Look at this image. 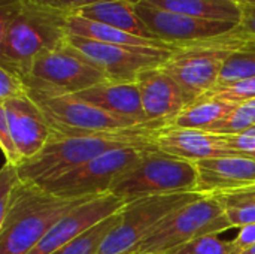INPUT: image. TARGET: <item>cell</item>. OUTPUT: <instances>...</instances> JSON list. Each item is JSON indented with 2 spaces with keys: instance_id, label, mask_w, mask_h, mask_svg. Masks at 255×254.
<instances>
[{
  "instance_id": "cell-7",
  "label": "cell",
  "mask_w": 255,
  "mask_h": 254,
  "mask_svg": "<svg viewBox=\"0 0 255 254\" xmlns=\"http://www.w3.org/2000/svg\"><path fill=\"white\" fill-rule=\"evenodd\" d=\"M232 226L218 198L203 195L167 216L134 254H169L205 235H220Z\"/></svg>"
},
{
  "instance_id": "cell-32",
  "label": "cell",
  "mask_w": 255,
  "mask_h": 254,
  "mask_svg": "<svg viewBox=\"0 0 255 254\" xmlns=\"http://www.w3.org/2000/svg\"><path fill=\"white\" fill-rule=\"evenodd\" d=\"M27 3H33V4H39V6H45L49 9H55L60 12H66V13H75L78 9L85 7L88 4L102 1V0H22ZM134 3L140 1V0H131Z\"/></svg>"
},
{
  "instance_id": "cell-6",
  "label": "cell",
  "mask_w": 255,
  "mask_h": 254,
  "mask_svg": "<svg viewBox=\"0 0 255 254\" xmlns=\"http://www.w3.org/2000/svg\"><path fill=\"white\" fill-rule=\"evenodd\" d=\"M24 79L31 99L73 96L108 81L105 73L67 40L60 48L40 54Z\"/></svg>"
},
{
  "instance_id": "cell-1",
  "label": "cell",
  "mask_w": 255,
  "mask_h": 254,
  "mask_svg": "<svg viewBox=\"0 0 255 254\" xmlns=\"http://www.w3.org/2000/svg\"><path fill=\"white\" fill-rule=\"evenodd\" d=\"M164 127L146 124L137 129L105 133H57L52 132L45 148L31 160L19 165L18 175L22 183L45 186L61 174L75 169L94 157L117 148H157L155 135Z\"/></svg>"
},
{
  "instance_id": "cell-36",
  "label": "cell",
  "mask_w": 255,
  "mask_h": 254,
  "mask_svg": "<svg viewBox=\"0 0 255 254\" xmlns=\"http://www.w3.org/2000/svg\"><path fill=\"white\" fill-rule=\"evenodd\" d=\"M241 254H255V247H253V249H250V250H247V252H244V253Z\"/></svg>"
},
{
  "instance_id": "cell-26",
  "label": "cell",
  "mask_w": 255,
  "mask_h": 254,
  "mask_svg": "<svg viewBox=\"0 0 255 254\" xmlns=\"http://www.w3.org/2000/svg\"><path fill=\"white\" fill-rule=\"evenodd\" d=\"M169 254H233V246L232 241H224L220 235H205Z\"/></svg>"
},
{
  "instance_id": "cell-28",
  "label": "cell",
  "mask_w": 255,
  "mask_h": 254,
  "mask_svg": "<svg viewBox=\"0 0 255 254\" xmlns=\"http://www.w3.org/2000/svg\"><path fill=\"white\" fill-rule=\"evenodd\" d=\"M220 201V199H218ZM232 229L255 225V202H221Z\"/></svg>"
},
{
  "instance_id": "cell-8",
  "label": "cell",
  "mask_w": 255,
  "mask_h": 254,
  "mask_svg": "<svg viewBox=\"0 0 255 254\" xmlns=\"http://www.w3.org/2000/svg\"><path fill=\"white\" fill-rule=\"evenodd\" d=\"M202 193H176L136 199L124 204L120 222L96 254H134L154 229L178 208L199 199Z\"/></svg>"
},
{
  "instance_id": "cell-24",
  "label": "cell",
  "mask_w": 255,
  "mask_h": 254,
  "mask_svg": "<svg viewBox=\"0 0 255 254\" xmlns=\"http://www.w3.org/2000/svg\"><path fill=\"white\" fill-rule=\"evenodd\" d=\"M120 211L102 220L100 223L94 225L91 229H88L87 232H84L82 235H79L78 238L63 246L52 254H96L99 252L100 246L103 244V241L106 240V237L109 235V232L120 222Z\"/></svg>"
},
{
  "instance_id": "cell-31",
  "label": "cell",
  "mask_w": 255,
  "mask_h": 254,
  "mask_svg": "<svg viewBox=\"0 0 255 254\" xmlns=\"http://www.w3.org/2000/svg\"><path fill=\"white\" fill-rule=\"evenodd\" d=\"M230 148L244 157L255 160V127L235 135H224Z\"/></svg>"
},
{
  "instance_id": "cell-22",
  "label": "cell",
  "mask_w": 255,
  "mask_h": 254,
  "mask_svg": "<svg viewBox=\"0 0 255 254\" xmlns=\"http://www.w3.org/2000/svg\"><path fill=\"white\" fill-rule=\"evenodd\" d=\"M67 34L69 36H79L91 40H99L105 43H115V45H128V46H148V48H161V49H176L161 40H149L142 39L120 28L85 19L76 15H69L67 18Z\"/></svg>"
},
{
  "instance_id": "cell-19",
  "label": "cell",
  "mask_w": 255,
  "mask_h": 254,
  "mask_svg": "<svg viewBox=\"0 0 255 254\" xmlns=\"http://www.w3.org/2000/svg\"><path fill=\"white\" fill-rule=\"evenodd\" d=\"M72 15L120 28L142 39L158 40L139 18L136 12V3L131 0H102L81 7Z\"/></svg>"
},
{
  "instance_id": "cell-12",
  "label": "cell",
  "mask_w": 255,
  "mask_h": 254,
  "mask_svg": "<svg viewBox=\"0 0 255 254\" xmlns=\"http://www.w3.org/2000/svg\"><path fill=\"white\" fill-rule=\"evenodd\" d=\"M136 12L155 39L173 48L223 37L233 33L239 27L238 22L202 19L158 9L143 0L136 3Z\"/></svg>"
},
{
  "instance_id": "cell-27",
  "label": "cell",
  "mask_w": 255,
  "mask_h": 254,
  "mask_svg": "<svg viewBox=\"0 0 255 254\" xmlns=\"http://www.w3.org/2000/svg\"><path fill=\"white\" fill-rule=\"evenodd\" d=\"M30 97L24 76L6 66H0V102Z\"/></svg>"
},
{
  "instance_id": "cell-16",
  "label": "cell",
  "mask_w": 255,
  "mask_h": 254,
  "mask_svg": "<svg viewBox=\"0 0 255 254\" xmlns=\"http://www.w3.org/2000/svg\"><path fill=\"white\" fill-rule=\"evenodd\" d=\"M154 142L157 150L191 163L236 154L224 135L208 130L164 126L157 132Z\"/></svg>"
},
{
  "instance_id": "cell-13",
  "label": "cell",
  "mask_w": 255,
  "mask_h": 254,
  "mask_svg": "<svg viewBox=\"0 0 255 254\" xmlns=\"http://www.w3.org/2000/svg\"><path fill=\"white\" fill-rule=\"evenodd\" d=\"M0 121L7 127L21 165L36 157L52 135L45 114L31 97L1 100Z\"/></svg>"
},
{
  "instance_id": "cell-2",
  "label": "cell",
  "mask_w": 255,
  "mask_h": 254,
  "mask_svg": "<svg viewBox=\"0 0 255 254\" xmlns=\"http://www.w3.org/2000/svg\"><path fill=\"white\" fill-rule=\"evenodd\" d=\"M69 15L22 0H1L0 66L24 76L40 54L66 43Z\"/></svg>"
},
{
  "instance_id": "cell-3",
  "label": "cell",
  "mask_w": 255,
  "mask_h": 254,
  "mask_svg": "<svg viewBox=\"0 0 255 254\" xmlns=\"http://www.w3.org/2000/svg\"><path fill=\"white\" fill-rule=\"evenodd\" d=\"M88 199L60 198L21 181L0 220V254H28L58 220Z\"/></svg>"
},
{
  "instance_id": "cell-37",
  "label": "cell",
  "mask_w": 255,
  "mask_h": 254,
  "mask_svg": "<svg viewBox=\"0 0 255 254\" xmlns=\"http://www.w3.org/2000/svg\"><path fill=\"white\" fill-rule=\"evenodd\" d=\"M239 3H255V0H236Z\"/></svg>"
},
{
  "instance_id": "cell-14",
  "label": "cell",
  "mask_w": 255,
  "mask_h": 254,
  "mask_svg": "<svg viewBox=\"0 0 255 254\" xmlns=\"http://www.w3.org/2000/svg\"><path fill=\"white\" fill-rule=\"evenodd\" d=\"M123 207L124 202L111 193L82 202L67 213L61 220H58L45 235V238L28 254H52L91 229L94 225L117 214Z\"/></svg>"
},
{
  "instance_id": "cell-5",
  "label": "cell",
  "mask_w": 255,
  "mask_h": 254,
  "mask_svg": "<svg viewBox=\"0 0 255 254\" xmlns=\"http://www.w3.org/2000/svg\"><path fill=\"white\" fill-rule=\"evenodd\" d=\"M247 40L248 37L241 34L238 27L223 37L176 48L161 69L179 84L191 103L218 85L226 60Z\"/></svg>"
},
{
  "instance_id": "cell-34",
  "label": "cell",
  "mask_w": 255,
  "mask_h": 254,
  "mask_svg": "<svg viewBox=\"0 0 255 254\" xmlns=\"http://www.w3.org/2000/svg\"><path fill=\"white\" fill-rule=\"evenodd\" d=\"M244 16L239 24V31L245 37L255 39V3H242Z\"/></svg>"
},
{
  "instance_id": "cell-35",
  "label": "cell",
  "mask_w": 255,
  "mask_h": 254,
  "mask_svg": "<svg viewBox=\"0 0 255 254\" xmlns=\"http://www.w3.org/2000/svg\"><path fill=\"white\" fill-rule=\"evenodd\" d=\"M220 199V202H255V186L224 193V195H212Z\"/></svg>"
},
{
  "instance_id": "cell-10",
  "label": "cell",
  "mask_w": 255,
  "mask_h": 254,
  "mask_svg": "<svg viewBox=\"0 0 255 254\" xmlns=\"http://www.w3.org/2000/svg\"><path fill=\"white\" fill-rule=\"evenodd\" d=\"M67 43L96 64L111 82H136L139 73L161 66L175 49L105 43L79 36H69Z\"/></svg>"
},
{
  "instance_id": "cell-18",
  "label": "cell",
  "mask_w": 255,
  "mask_h": 254,
  "mask_svg": "<svg viewBox=\"0 0 255 254\" xmlns=\"http://www.w3.org/2000/svg\"><path fill=\"white\" fill-rule=\"evenodd\" d=\"M75 96L111 114L134 120L139 124H151L146 121L140 91L136 82L105 81Z\"/></svg>"
},
{
  "instance_id": "cell-23",
  "label": "cell",
  "mask_w": 255,
  "mask_h": 254,
  "mask_svg": "<svg viewBox=\"0 0 255 254\" xmlns=\"http://www.w3.org/2000/svg\"><path fill=\"white\" fill-rule=\"evenodd\" d=\"M255 78V39L248 37L247 43L235 49L224 63L218 87H229Z\"/></svg>"
},
{
  "instance_id": "cell-4",
  "label": "cell",
  "mask_w": 255,
  "mask_h": 254,
  "mask_svg": "<svg viewBox=\"0 0 255 254\" xmlns=\"http://www.w3.org/2000/svg\"><path fill=\"white\" fill-rule=\"evenodd\" d=\"M197 184L196 163L154 148L148 150L130 171L121 175L109 193L128 204L151 196L197 193Z\"/></svg>"
},
{
  "instance_id": "cell-15",
  "label": "cell",
  "mask_w": 255,
  "mask_h": 254,
  "mask_svg": "<svg viewBox=\"0 0 255 254\" xmlns=\"http://www.w3.org/2000/svg\"><path fill=\"white\" fill-rule=\"evenodd\" d=\"M136 84L140 91L146 121L151 124L167 126L190 103L179 84L161 66L139 73Z\"/></svg>"
},
{
  "instance_id": "cell-29",
  "label": "cell",
  "mask_w": 255,
  "mask_h": 254,
  "mask_svg": "<svg viewBox=\"0 0 255 254\" xmlns=\"http://www.w3.org/2000/svg\"><path fill=\"white\" fill-rule=\"evenodd\" d=\"M19 183H21V178L18 175L16 166L3 163V168L0 172V220L6 216L13 192Z\"/></svg>"
},
{
  "instance_id": "cell-11",
  "label": "cell",
  "mask_w": 255,
  "mask_h": 254,
  "mask_svg": "<svg viewBox=\"0 0 255 254\" xmlns=\"http://www.w3.org/2000/svg\"><path fill=\"white\" fill-rule=\"evenodd\" d=\"M45 114L52 132L57 133H105L137 129L134 120L111 114L79 97L58 96L48 99H33Z\"/></svg>"
},
{
  "instance_id": "cell-33",
  "label": "cell",
  "mask_w": 255,
  "mask_h": 254,
  "mask_svg": "<svg viewBox=\"0 0 255 254\" xmlns=\"http://www.w3.org/2000/svg\"><path fill=\"white\" fill-rule=\"evenodd\" d=\"M232 246L233 254H241L255 247V225L241 228L235 240H232Z\"/></svg>"
},
{
  "instance_id": "cell-25",
  "label": "cell",
  "mask_w": 255,
  "mask_h": 254,
  "mask_svg": "<svg viewBox=\"0 0 255 254\" xmlns=\"http://www.w3.org/2000/svg\"><path fill=\"white\" fill-rule=\"evenodd\" d=\"M255 127V97L236 103L233 112L212 132L220 135H235Z\"/></svg>"
},
{
  "instance_id": "cell-21",
  "label": "cell",
  "mask_w": 255,
  "mask_h": 254,
  "mask_svg": "<svg viewBox=\"0 0 255 254\" xmlns=\"http://www.w3.org/2000/svg\"><path fill=\"white\" fill-rule=\"evenodd\" d=\"M145 3L158 9L176 12L187 16L230 21L241 24L244 10L242 3L236 0H143Z\"/></svg>"
},
{
  "instance_id": "cell-20",
  "label": "cell",
  "mask_w": 255,
  "mask_h": 254,
  "mask_svg": "<svg viewBox=\"0 0 255 254\" xmlns=\"http://www.w3.org/2000/svg\"><path fill=\"white\" fill-rule=\"evenodd\" d=\"M236 103L223 100L214 96H203L188 103L166 127L179 129H197L212 132L217 129L235 109Z\"/></svg>"
},
{
  "instance_id": "cell-9",
  "label": "cell",
  "mask_w": 255,
  "mask_h": 254,
  "mask_svg": "<svg viewBox=\"0 0 255 254\" xmlns=\"http://www.w3.org/2000/svg\"><path fill=\"white\" fill-rule=\"evenodd\" d=\"M148 150L154 148H117L90 162L70 169L51 180L42 189L66 199L97 198L111 192L115 181L130 171Z\"/></svg>"
},
{
  "instance_id": "cell-30",
  "label": "cell",
  "mask_w": 255,
  "mask_h": 254,
  "mask_svg": "<svg viewBox=\"0 0 255 254\" xmlns=\"http://www.w3.org/2000/svg\"><path fill=\"white\" fill-rule=\"evenodd\" d=\"M209 96L214 97H220L223 100L227 102H233V103H239L248 99H254L255 97V78L229 85V87H218L214 88L211 93H208Z\"/></svg>"
},
{
  "instance_id": "cell-17",
  "label": "cell",
  "mask_w": 255,
  "mask_h": 254,
  "mask_svg": "<svg viewBox=\"0 0 255 254\" xmlns=\"http://www.w3.org/2000/svg\"><path fill=\"white\" fill-rule=\"evenodd\" d=\"M197 193L224 195L255 186V160L239 154L223 156L196 163Z\"/></svg>"
}]
</instances>
